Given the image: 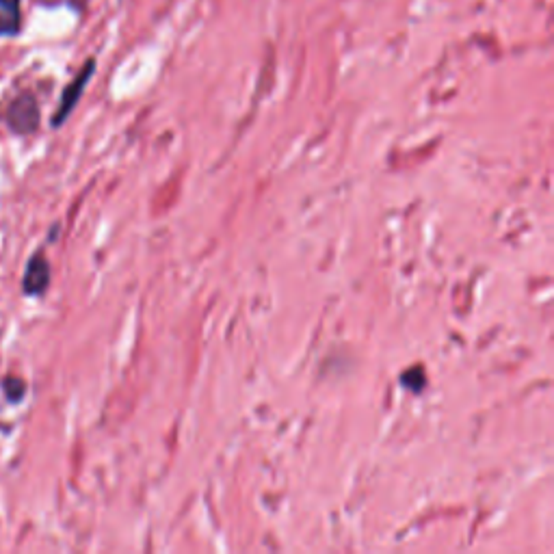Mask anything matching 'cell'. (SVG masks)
Segmentation results:
<instances>
[{"label":"cell","instance_id":"6da1fadb","mask_svg":"<svg viewBox=\"0 0 554 554\" xmlns=\"http://www.w3.org/2000/svg\"><path fill=\"white\" fill-rule=\"evenodd\" d=\"M7 124L16 135H31L39 126V107L33 94H20L7 109Z\"/></svg>","mask_w":554,"mask_h":554},{"label":"cell","instance_id":"7a4b0ae2","mask_svg":"<svg viewBox=\"0 0 554 554\" xmlns=\"http://www.w3.org/2000/svg\"><path fill=\"white\" fill-rule=\"evenodd\" d=\"M96 72V59H87V63L83 65V70L78 72L74 76V81L63 89L61 94V102H59V109L57 113L52 115V126L59 128L65 120H68V115L74 111V107L78 104V100H81L83 91L87 87V83L91 81V76H94Z\"/></svg>","mask_w":554,"mask_h":554},{"label":"cell","instance_id":"3957f363","mask_svg":"<svg viewBox=\"0 0 554 554\" xmlns=\"http://www.w3.org/2000/svg\"><path fill=\"white\" fill-rule=\"evenodd\" d=\"M50 284V265L48 260L42 256V254H35L29 262V267H26V273H24V284H22V290L26 295H42L46 293V288Z\"/></svg>","mask_w":554,"mask_h":554},{"label":"cell","instance_id":"277c9868","mask_svg":"<svg viewBox=\"0 0 554 554\" xmlns=\"http://www.w3.org/2000/svg\"><path fill=\"white\" fill-rule=\"evenodd\" d=\"M22 0H0V37H18L22 31Z\"/></svg>","mask_w":554,"mask_h":554},{"label":"cell","instance_id":"5b68a950","mask_svg":"<svg viewBox=\"0 0 554 554\" xmlns=\"http://www.w3.org/2000/svg\"><path fill=\"white\" fill-rule=\"evenodd\" d=\"M3 390H5L7 401L18 403V401L24 397L26 386H24V381L18 379V377H5V379H3Z\"/></svg>","mask_w":554,"mask_h":554}]
</instances>
